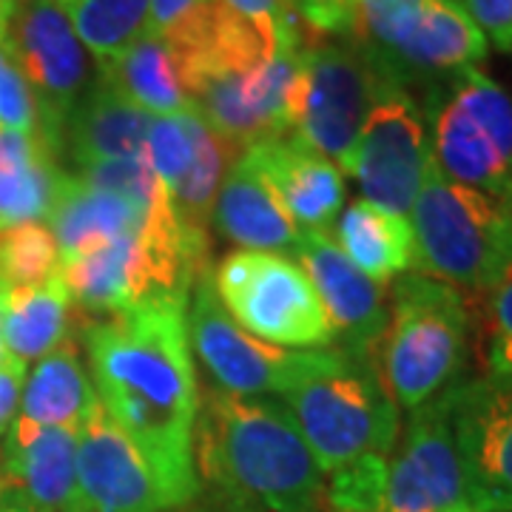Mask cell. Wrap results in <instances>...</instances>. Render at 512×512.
<instances>
[{
    "label": "cell",
    "instance_id": "39",
    "mask_svg": "<svg viewBox=\"0 0 512 512\" xmlns=\"http://www.w3.org/2000/svg\"><path fill=\"white\" fill-rule=\"evenodd\" d=\"M6 9H9V0H0V20L6 15Z\"/></svg>",
    "mask_w": 512,
    "mask_h": 512
},
{
    "label": "cell",
    "instance_id": "6",
    "mask_svg": "<svg viewBox=\"0 0 512 512\" xmlns=\"http://www.w3.org/2000/svg\"><path fill=\"white\" fill-rule=\"evenodd\" d=\"M433 163L447 180L512 205V97L478 66L424 89Z\"/></svg>",
    "mask_w": 512,
    "mask_h": 512
},
{
    "label": "cell",
    "instance_id": "7",
    "mask_svg": "<svg viewBox=\"0 0 512 512\" xmlns=\"http://www.w3.org/2000/svg\"><path fill=\"white\" fill-rule=\"evenodd\" d=\"M0 49L35 94L37 140L57 163L63 126L97 77L63 0H9L0 20Z\"/></svg>",
    "mask_w": 512,
    "mask_h": 512
},
{
    "label": "cell",
    "instance_id": "36",
    "mask_svg": "<svg viewBox=\"0 0 512 512\" xmlns=\"http://www.w3.org/2000/svg\"><path fill=\"white\" fill-rule=\"evenodd\" d=\"M214 3L217 0H151L148 35L171 40V37L180 35L183 29H188Z\"/></svg>",
    "mask_w": 512,
    "mask_h": 512
},
{
    "label": "cell",
    "instance_id": "34",
    "mask_svg": "<svg viewBox=\"0 0 512 512\" xmlns=\"http://www.w3.org/2000/svg\"><path fill=\"white\" fill-rule=\"evenodd\" d=\"M302 32L311 40L348 37L356 20V0H288Z\"/></svg>",
    "mask_w": 512,
    "mask_h": 512
},
{
    "label": "cell",
    "instance_id": "17",
    "mask_svg": "<svg viewBox=\"0 0 512 512\" xmlns=\"http://www.w3.org/2000/svg\"><path fill=\"white\" fill-rule=\"evenodd\" d=\"M245 163L271 188L299 234H328L345 208V174L296 134L242 148Z\"/></svg>",
    "mask_w": 512,
    "mask_h": 512
},
{
    "label": "cell",
    "instance_id": "38",
    "mask_svg": "<svg viewBox=\"0 0 512 512\" xmlns=\"http://www.w3.org/2000/svg\"><path fill=\"white\" fill-rule=\"evenodd\" d=\"M0 296H3V285H0ZM6 356H9V353H6V348H3V336H0V362H3Z\"/></svg>",
    "mask_w": 512,
    "mask_h": 512
},
{
    "label": "cell",
    "instance_id": "3",
    "mask_svg": "<svg viewBox=\"0 0 512 512\" xmlns=\"http://www.w3.org/2000/svg\"><path fill=\"white\" fill-rule=\"evenodd\" d=\"M308 441L322 476L367 458H390L402 413L379 379L373 356L348 350H302L288 384L276 393Z\"/></svg>",
    "mask_w": 512,
    "mask_h": 512
},
{
    "label": "cell",
    "instance_id": "12",
    "mask_svg": "<svg viewBox=\"0 0 512 512\" xmlns=\"http://www.w3.org/2000/svg\"><path fill=\"white\" fill-rule=\"evenodd\" d=\"M376 512H476L453 433L450 390L410 410L387 458Z\"/></svg>",
    "mask_w": 512,
    "mask_h": 512
},
{
    "label": "cell",
    "instance_id": "31",
    "mask_svg": "<svg viewBox=\"0 0 512 512\" xmlns=\"http://www.w3.org/2000/svg\"><path fill=\"white\" fill-rule=\"evenodd\" d=\"M222 6L234 15L254 26L256 32L271 37L279 46H305L311 37L302 32L299 20L293 15L288 0H220Z\"/></svg>",
    "mask_w": 512,
    "mask_h": 512
},
{
    "label": "cell",
    "instance_id": "33",
    "mask_svg": "<svg viewBox=\"0 0 512 512\" xmlns=\"http://www.w3.org/2000/svg\"><path fill=\"white\" fill-rule=\"evenodd\" d=\"M0 126L37 137L35 94L3 49H0Z\"/></svg>",
    "mask_w": 512,
    "mask_h": 512
},
{
    "label": "cell",
    "instance_id": "4",
    "mask_svg": "<svg viewBox=\"0 0 512 512\" xmlns=\"http://www.w3.org/2000/svg\"><path fill=\"white\" fill-rule=\"evenodd\" d=\"M387 299L390 316L373 362L399 410H416L467 379L476 319L464 293L419 271L396 276Z\"/></svg>",
    "mask_w": 512,
    "mask_h": 512
},
{
    "label": "cell",
    "instance_id": "32",
    "mask_svg": "<svg viewBox=\"0 0 512 512\" xmlns=\"http://www.w3.org/2000/svg\"><path fill=\"white\" fill-rule=\"evenodd\" d=\"M487 319V376L512 382V276L490 293Z\"/></svg>",
    "mask_w": 512,
    "mask_h": 512
},
{
    "label": "cell",
    "instance_id": "11",
    "mask_svg": "<svg viewBox=\"0 0 512 512\" xmlns=\"http://www.w3.org/2000/svg\"><path fill=\"white\" fill-rule=\"evenodd\" d=\"M430 165L433 148L416 97L399 83L384 86L342 171L356 180L367 202L410 217Z\"/></svg>",
    "mask_w": 512,
    "mask_h": 512
},
{
    "label": "cell",
    "instance_id": "29",
    "mask_svg": "<svg viewBox=\"0 0 512 512\" xmlns=\"http://www.w3.org/2000/svg\"><path fill=\"white\" fill-rule=\"evenodd\" d=\"M60 271V248L43 222H23L0 231V285H40Z\"/></svg>",
    "mask_w": 512,
    "mask_h": 512
},
{
    "label": "cell",
    "instance_id": "14",
    "mask_svg": "<svg viewBox=\"0 0 512 512\" xmlns=\"http://www.w3.org/2000/svg\"><path fill=\"white\" fill-rule=\"evenodd\" d=\"M453 433L476 512H512V382L478 376L450 387Z\"/></svg>",
    "mask_w": 512,
    "mask_h": 512
},
{
    "label": "cell",
    "instance_id": "16",
    "mask_svg": "<svg viewBox=\"0 0 512 512\" xmlns=\"http://www.w3.org/2000/svg\"><path fill=\"white\" fill-rule=\"evenodd\" d=\"M293 256L302 262V271L322 299L333 348L373 356L390 316L384 285L362 274L328 234H302Z\"/></svg>",
    "mask_w": 512,
    "mask_h": 512
},
{
    "label": "cell",
    "instance_id": "5",
    "mask_svg": "<svg viewBox=\"0 0 512 512\" xmlns=\"http://www.w3.org/2000/svg\"><path fill=\"white\" fill-rule=\"evenodd\" d=\"M413 271L458 291L493 293L512 276V205L458 185L436 163L413 208Z\"/></svg>",
    "mask_w": 512,
    "mask_h": 512
},
{
    "label": "cell",
    "instance_id": "20",
    "mask_svg": "<svg viewBox=\"0 0 512 512\" xmlns=\"http://www.w3.org/2000/svg\"><path fill=\"white\" fill-rule=\"evenodd\" d=\"M487 49L490 43L461 3L427 0L410 35L387 60L384 74L407 92L413 86L427 89L436 80L478 66L487 57Z\"/></svg>",
    "mask_w": 512,
    "mask_h": 512
},
{
    "label": "cell",
    "instance_id": "30",
    "mask_svg": "<svg viewBox=\"0 0 512 512\" xmlns=\"http://www.w3.org/2000/svg\"><path fill=\"white\" fill-rule=\"evenodd\" d=\"M69 174L80 177L83 183L94 185L100 191L123 197L148 217L168 205V194L163 191V185L157 183L154 171L148 168L146 157L86 165V168H77V171H69Z\"/></svg>",
    "mask_w": 512,
    "mask_h": 512
},
{
    "label": "cell",
    "instance_id": "27",
    "mask_svg": "<svg viewBox=\"0 0 512 512\" xmlns=\"http://www.w3.org/2000/svg\"><path fill=\"white\" fill-rule=\"evenodd\" d=\"M97 69L126 94L134 106L148 111L151 117L191 111V103L185 97L180 74L174 66V55L163 37L143 35L114 63L97 66Z\"/></svg>",
    "mask_w": 512,
    "mask_h": 512
},
{
    "label": "cell",
    "instance_id": "8",
    "mask_svg": "<svg viewBox=\"0 0 512 512\" xmlns=\"http://www.w3.org/2000/svg\"><path fill=\"white\" fill-rule=\"evenodd\" d=\"M222 308L245 333L285 350L333 348V330L308 274L279 254L237 251L214 271Z\"/></svg>",
    "mask_w": 512,
    "mask_h": 512
},
{
    "label": "cell",
    "instance_id": "18",
    "mask_svg": "<svg viewBox=\"0 0 512 512\" xmlns=\"http://www.w3.org/2000/svg\"><path fill=\"white\" fill-rule=\"evenodd\" d=\"M0 495L37 512H77V433L15 416L0 441Z\"/></svg>",
    "mask_w": 512,
    "mask_h": 512
},
{
    "label": "cell",
    "instance_id": "28",
    "mask_svg": "<svg viewBox=\"0 0 512 512\" xmlns=\"http://www.w3.org/2000/svg\"><path fill=\"white\" fill-rule=\"evenodd\" d=\"M66 15L97 66H109L148 35L151 0H63Z\"/></svg>",
    "mask_w": 512,
    "mask_h": 512
},
{
    "label": "cell",
    "instance_id": "24",
    "mask_svg": "<svg viewBox=\"0 0 512 512\" xmlns=\"http://www.w3.org/2000/svg\"><path fill=\"white\" fill-rule=\"evenodd\" d=\"M97 404L92 376L83 367L74 336H69L60 348L35 362L20 390L18 416L40 427H66L77 433Z\"/></svg>",
    "mask_w": 512,
    "mask_h": 512
},
{
    "label": "cell",
    "instance_id": "19",
    "mask_svg": "<svg viewBox=\"0 0 512 512\" xmlns=\"http://www.w3.org/2000/svg\"><path fill=\"white\" fill-rule=\"evenodd\" d=\"M148 126L151 114L134 106L97 69L89 92L80 97L63 126L57 165L63 171H77L86 165L146 157Z\"/></svg>",
    "mask_w": 512,
    "mask_h": 512
},
{
    "label": "cell",
    "instance_id": "10",
    "mask_svg": "<svg viewBox=\"0 0 512 512\" xmlns=\"http://www.w3.org/2000/svg\"><path fill=\"white\" fill-rule=\"evenodd\" d=\"M390 83L353 37L311 40L293 134L342 168L373 103Z\"/></svg>",
    "mask_w": 512,
    "mask_h": 512
},
{
    "label": "cell",
    "instance_id": "23",
    "mask_svg": "<svg viewBox=\"0 0 512 512\" xmlns=\"http://www.w3.org/2000/svg\"><path fill=\"white\" fill-rule=\"evenodd\" d=\"M3 348L20 365L43 359L72 333V299L60 271L40 285L3 288L0 296Z\"/></svg>",
    "mask_w": 512,
    "mask_h": 512
},
{
    "label": "cell",
    "instance_id": "22",
    "mask_svg": "<svg viewBox=\"0 0 512 512\" xmlns=\"http://www.w3.org/2000/svg\"><path fill=\"white\" fill-rule=\"evenodd\" d=\"M146 222L148 214L137 211L128 200L100 191L60 168L55 197L46 214V225L60 248V259L109 239L137 234L146 228Z\"/></svg>",
    "mask_w": 512,
    "mask_h": 512
},
{
    "label": "cell",
    "instance_id": "13",
    "mask_svg": "<svg viewBox=\"0 0 512 512\" xmlns=\"http://www.w3.org/2000/svg\"><path fill=\"white\" fill-rule=\"evenodd\" d=\"M214 268L202 271L188 293V339L214 387L237 396H276L299 365L302 350H285L239 328L214 291Z\"/></svg>",
    "mask_w": 512,
    "mask_h": 512
},
{
    "label": "cell",
    "instance_id": "26",
    "mask_svg": "<svg viewBox=\"0 0 512 512\" xmlns=\"http://www.w3.org/2000/svg\"><path fill=\"white\" fill-rule=\"evenodd\" d=\"M60 165L35 134L0 126V231L46 220Z\"/></svg>",
    "mask_w": 512,
    "mask_h": 512
},
{
    "label": "cell",
    "instance_id": "1",
    "mask_svg": "<svg viewBox=\"0 0 512 512\" xmlns=\"http://www.w3.org/2000/svg\"><path fill=\"white\" fill-rule=\"evenodd\" d=\"M185 308L188 299H148L80 319L97 402L143 456L174 512L200 501L194 467L200 387Z\"/></svg>",
    "mask_w": 512,
    "mask_h": 512
},
{
    "label": "cell",
    "instance_id": "21",
    "mask_svg": "<svg viewBox=\"0 0 512 512\" xmlns=\"http://www.w3.org/2000/svg\"><path fill=\"white\" fill-rule=\"evenodd\" d=\"M211 220L220 237L259 254H296L302 237L271 188L262 183V177L245 163L242 154L222 177Z\"/></svg>",
    "mask_w": 512,
    "mask_h": 512
},
{
    "label": "cell",
    "instance_id": "2",
    "mask_svg": "<svg viewBox=\"0 0 512 512\" xmlns=\"http://www.w3.org/2000/svg\"><path fill=\"white\" fill-rule=\"evenodd\" d=\"M194 467L208 512H328L325 476L274 396L208 387L194 424Z\"/></svg>",
    "mask_w": 512,
    "mask_h": 512
},
{
    "label": "cell",
    "instance_id": "9",
    "mask_svg": "<svg viewBox=\"0 0 512 512\" xmlns=\"http://www.w3.org/2000/svg\"><path fill=\"white\" fill-rule=\"evenodd\" d=\"M305 46L282 49L251 69L185 74L180 83L191 111H197L234 148L291 134L302 106Z\"/></svg>",
    "mask_w": 512,
    "mask_h": 512
},
{
    "label": "cell",
    "instance_id": "35",
    "mask_svg": "<svg viewBox=\"0 0 512 512\" xmlns=\"http://www.w3.org/2000/svg\"><path fill=\"white\" fill-rule=\"evenodd\" d=\"M461 6L487 43H493L504 55H512V0H464Z\"/></svg>",
    "mask_w": 512,
    "mask_h": 512
},
{
    "label": "cell",
    "instance_id": "37",
    "mask_svg": "<svg viewBox=\"0 0 512 512\" xmlns=\"http://www.w3.org/2000/svg\"><path fill=\"white\" fill-rule=\"evenodd\" d=\"M0 512H37L32 507H26V504H20L15 498H9V495H0Z\"/></svg>",
    "mask_w": 512,
    "mask_h": 512
},
{
    "label": "cell",
    "instance_id": "25",
    "mask_svg": "<svg viewBox=\"0 0 512 512\" xmlns=\"http://www.w3.org/2000/svg\"><path fill=\"white\" fill-rule=\"evenodd\" d=\"M333 234L339 251L379 285H390L396 276L413 271L416 242L410 217L359 200L336 217Z\"/></svg>",
    "mask_w": 512,
    "mask_h": 512
},
{
    "label": "cell",
    "instance_id": "15",
    "mask_svg": "<svg viewBox=\"0 0 512 512\" xmlns=\"http://www.w3.org/2000/svg\"><path fill=\"white\" fill-rule=\"evenodd\" d=\"M77 512H174L143 456L100 404L77 430Z\"/></svg>",
    "mask_w": 512,
    "mask_h": 512
}]
</instances>
